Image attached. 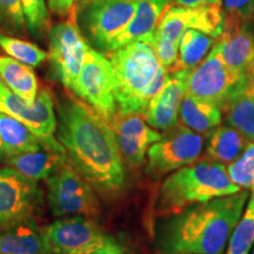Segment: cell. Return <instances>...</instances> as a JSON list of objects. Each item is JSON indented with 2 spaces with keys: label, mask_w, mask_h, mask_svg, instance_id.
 I'll return each instance as SVG.
<instances>
[{
  "label": "cell",
  "mask_w": 254,
  "mask_h": 254,
  "mask_svg": "<svg viewBox=\"0 0 254 254\" xmlns=\"http://www.w3.org/2000/svg\"><path fill=\"white\" fill-rule=\"evenodd\" d=\"M56 132L68 160L92 186L111 193L122 189L125 171L112 127L91 106L60 101Z\"/></svg>",
  "instance_id": "1"
},
{
  "label": "cell",
  "mask_w": 254,
  "mask_h": 254,
  "mask_svg": "<svg viewBox=\"0 0 254 254\" xmlns=\"http://www.w3.org/2000/svg\"><path fill=\"white\" fill-rule=\"evenodd\" d=\"M250 190L190 206L161 217L155 228L161 254H222L246 207Z\"/></svg>",
  "instance_id": "2"
},
{
  "label": "cell",
  "mask_w": 254,
  "mask_h": 254,
  "mask_svg": "<svg viewBox=\"0 0 254 254\" xmlns=\"http://www.w3.org/2000/svg\"><path fill=\"white\" fill-rule=\"evenodd\" d=\"M113 69L117 113H140L163 87L167 72L151 44L134 41L107 52Z\"/></svg>",
  "instance_id": "3"
},
{
  "label": "cell",
  "mask_w": 254,
  "mask_h": 254,
  "mask_svg": "<svg viewBox=\"0 0 254 254\" xmlns=\"http://www.w3.org/2000/svg\"><path fill=\"white\" fill-rule=\"evenodd\" d=\"M226 166L205 158L167 174L155 199L158 217L172 215L190 206L239 192Z\"/></svg>",
  "instance_id": "4"
},
{
  "label": "cell",
  "mask_w": 254,
  "mask_h": 254,
  "mask_svg": "<svg viewBox=\"0 0 254 254\" xmlns=\"http://www.w3.org/2000/svg\"><path fill=\"white\" fill-rule=\"evenodd\" d=\"M204 147V135L177 124L150 147L146 155V172L154 178L167 176L199 160Z\"/></svg>",
  "instance_id": "5"
},
{
  "label": "cell",
  "mask_w": 254,
  "mask_h": 254,
  "mask_svg": "<svg viewBox=\"0 0 254 254\" xmlns=\"http://www.w3.org/2000/svg\"><path fill=\"white\" fill-rule=\"evenodd\" d=\"M47 182V200L56 218L94 215L99 204L90 183L72 164H64Z\"/></svg>",
  "instance_id": "6"
},
{
  "label": "cell",
  "mask_w": 254,
  "mask_h": 254,
  "mask_svg": "<svg viewBox=\"0 0 254 254\" xmlns=\"http://www.w3.org/2000/svg\"><path fill=\"white\" fill-rule=\"evenodd\" d=\"M0 112L23 122L39 138L45 148L65 153L62 144L55 138L57 118L55 103L49 90L43 88L38 92L34 104L30 105L8 88L0 78Z\"/></svg>",
  "instance_id": "7"
},
{
  "label": "cell",
  "mask_w": 254,
  "mask_h": 254,
  "mask_svg": "<svg viewBox=\"0 0 254 254\" xmlns=\"http://www.w3.org/2000/svg\"><path fill=\"white\" fill-rule=\"evenodd\" d=\"M73 92L110 123L117 113V101L109 58L90 47Z\"/></svg>",
  "instance_id": "8"
},
{
  "label": "cell",
  "mask_w": 254,
  "mask_h": 254,
  "mask_svg": "<svg viewBox=\"0 0 254 254\" xmlns=\"http://www.w3.org/2000/svg\"><path fill=\"white\" fill-rule=\"evenodd\" d=\"M246 74L232 71L221 59L214 44L208 56L196 67L187 71L185 93L222 109L228 97Z\"/></svg>",
  "instance_id": "9"
},
{
  "label": "cell",
  "mask_w": 254,
  "mask_h": 254,
  "mask_svg": "<svg viewBox=\"0 0 254 254\" xmlns=\"http://www.w3.org/2000/svg\"><path fill=\"white\" fill-rule=\"evenodd\" d=\"M88 49L80 28L73 21L57 24L50 30L47 58L57 80L68 90H74Z\"/></svg>",
  "instance_id": "10"
},
{
  "label": "cell",
  "mask_w": 254,
  "mask_h": 254,
  "mask_svg": "<svg viewBox=\"0 0 254 254\" xmlns=\"http://www.w3.org/2000/svg\"><path fill=\"white\" fill-rule=\"evenodd\" d=\"M37 182L11 166L0 167V227L31 220L41 204Z\"/></svg>",
  "instance_id": "11"
},
{
  "label": "cell",
  "mask_w": 254,
  "mask_h": 254,
  "mask_svg": "<svg viewBox=\"0 0 254 254\" xmlns=\"http://www.w3.org/2000/svg\"><path fill=\"white\" fill-rule=\"evenodd\" d=\"M138 0H95L82 6L81 26L98 49L109 50L134 15Z\"/></svg>",
  "instance_id": "12"
},
{
  "label": "cell",
  "mask_w": 254,
  "mask_h": 254,
  "mask_svg": "<svg viewBox=\"0 0 254 254\" xmlns=\"http://www.w3.org/2000/svg\"><path fill=\"white\" fill-rule=\"evenodd\" d=\"M52 254H78L100 246L106 234L82 215L63 218L43 228Z\"/></svg>",
  "instance_id": "13"
},
{
  "label": "cell",
  "mask_w": 254,
  "mask_h": 254,
  "mask_svg": "<svg viewBox=\"0 0 254 254\" xmlns=\"http://www.w3.org/2000/svg\"><path fill=\"white\" fill-rule=\"evenodd\" d=\"M110 125L123 159L132 166H140L145 163L150 147L163 134L148 125L144 114L140 113H116Z\"/></svg>",
  "instance_id": "14"
},
{
  "label": "cell",
  "mask_w": 254,
  "mask_h": 254,
  "mask_svg": "<svg viewBox=\"0 0 254 254\" xmlns=\"http://www.w3.org/2000/svg\"><path fill=\"white\" fill-rule=\"evenodd\" d=\"M215 46L232 71L239 74L249 73L254 62V28L247 19L226 15Z\"/></svg>",
  "instance_id": "15"
},
{
  "label": "cell",
  "mask_w": 254,
  "mask_h": 254,
  "mask_svg": "<svg viewBox=\"0 0 254 254\" xmlns=\"http://www.w3.org/2000/svg\"><path fill=\"white\" fill-rule=\"evenodd\" d=\"M187 71L166 74L163 87L152 98L144 112L146 123L158 131H167L179 122V109L186 92Z\"/></svg>",
  "instance_id": "16"
},
{
  "label": "cell",
  "mask_w": 254,
  "mask_h": 254,
  "mask_svg": "<svg viewBox=\"0 0 254 254\" xmlns=\"http://www.w3.org/2000/svg\"><path fill=\"white\" fill-rule=\"evenodd\" d=\"M172 0H138L132 20L110 44L107 52L114 51L134 41L151 44L157 26L164 12L171 6Z\"/></svg>",
  "instance_id": "17"
},
{
  "label": "cell",
  "mask_w": 254,
  "mask_h": 254,
  "mask_svg": "<svg viewBox=\"0 0 254 254\" xmlns=\"http://www.w3.org/2000/svg\"><path fill=\"white\" fill-rule=\"evenodd\" d=\"M225 124L254 142V79L249 72L221 109Z\"/></svg>",
  "instance_id": "18"
},
{
  "label": "cell",
  "mask_w": 254,
  "mask_h": 254,
  "mask_svg": "<svg viewBox=\"0 0 254 254\" xmlns=\"http://www.w3.org/2000/svg\"><path fill=\"white\" fill-rule=\"evenodd\" d=\"M0 254H52V251L43 228L31 219L2 230Z\"/></svg>",
  "instance_id": "19"
},
{
  "label": "cell",
  "mask_w": 254,
  "mask_h": 254,
  "mask_svg": "<svg viewBox=\"0 0 254 254\" xmlns=\"http://www.w3.org/2000/svg\"><path fill=\"white\" fill-rule=\"evenodd\" d=\"M68 161L64 152H57L44 147L43 150L14 155L6 159L8 166L15 168L34 182L47 180L64 164Z\"/></svg>",
  "instance_id": "20"
},
{
  "label": "cell",
  "mask_w": 254,
  "mask_h": 254,
  "mask_svg": "<svg viewBox=\"0 0 254 254\" xmlns=\"http://www.w3.org/2000/svg\"><path fill=\"white\" fill-rule=\"evenodd\" d=\"M179 120L187 128L208 136L209 133L221 125L222 112L217 105L185 93L180 104Z\"/></svg>",
  "instance_id": "21"
},
{
  "label": "cell",
  "mask_w": 254,
  "mask_h": 254,
  "mask_svg": "<svg viewBox=\"0 0 254 254\" xmlns=\"http://www.w3.org/2000/svg\"><path fill=\"white\" fill-rule=\"evenodd\" d=\"M0 140L5 157L40 151L44 148L39 138L23 122L0 112Z\"/></svg>",
  "instance_id": "22"
},
{
  "label": "cell",
  "mask_w": 254,
  "mask_h": 254,
  "mask_svg": "<svg viewBox=\"0 0 254 254\" xmlns=\"http://www.w3.org/2000/svg\"><path fill=\"white\" fill-rule=\"evenodd\" d=\"M250 142L236 128L221 124L208 134L206 158L227 166L243 154Z\"/></svg>",
  "instance_id": "23"
},
{
  "label": "cell",
  "mask_w": 254,
  "mask_h": 254,
  "mask_svg": "<svg viewBox=\"0 0 254 254\" xmlns=\"http://www.w3.org/2000/svg\"><path fill=\"white\" fill-rule=\"evenodd\" d=\"M0 78L15 94L33 105L38 95V80L31 66L9 56H0Z\"/></svg>",
  "instance_id": "24"
},
{
  "label": "cell",
  "mask_w": 254,
  "mask_h": 254,
  "mask_svg": "<svg viewBox=\"0 0 254 254\" xmlns=\"http://www.w3.org/2000/svg\"><path fill=\"white\" fill-rule=\"evenodd\" d=\"M214 38L202 32L189 28L184 32L178 46L176 71H190L204 60L215 44Z\"/></svg>",
  "instance_id": "25"
},
{
  "label": "cell",
  "mask_w": 254,
  "mask_h": 254,
  "mask_svg": "<svg viewBox=\"0 0 254 254\" xmlns=\"http://www.w3.org/2000/svg\"><path fill=\"white\" fill-rule=\"evenodd\" d=\"M254 245V187L250 190L246 207L232 231L225 254H250Z\"/></svg>",
  "instance_id": "26"
},
{
  "label": "cell",
  "mask_w": 254,
  "mask_h": 254,
  "mask_svg": "<svg viewBox=\"0 0 254 254\" xmlns=\"http://www.w3.org/2000/svg\"><path fill=\"white\" fill-rule=\"evenodd\" d=\"M0 47L7 53V56L31 67H38L47 59V53L36 44L8 34L0 33Z\"/></svg>",
  "instance_id": "27"
},
{
  "label": "cell",
  "mask_w": 254,
  "mask_h": 254,
  "mask_svg": "<svg viewBox=\"0 0 254 254\" xmlns=\"http://www.w3.org/2000/svg\"><path fill=\"white\" fill-rule=\"evenodd\" d=\"M26 30L34 38L43 39L50 33V15L45 0H20Z\"/></svg>",
  "instance_id": "28"
},
{
  "label": "cell",
  "mask_w": 254,
  "mask_h": 254,
  "mask_svg": "<svg viewBox=\"0 0 254 254\" xmlns=\"http://www.w3.org/2000/svg\"><path fill=\"white\" fill-rule=\"evenodd\" d=\"M231 182L240 189L254 187V142H250L243 154L226 166Z\"/></svg>",
  "instance_id": "29"
},
{
  "label": "cell",
  "mask_w": 254,
  "mask_h": 254,
  "mask_svg": "<svg viewBox=\"0 0 254 254\" xmlns=\"http://www.w3.org/2000/svg\"><path fill=\"white\" fill-rule=\"evenodd\" d=\"M26 30L20 0H0V33L23 34Z\"/></svg>",
  "instance_id": "30"
},
{
  "label": "cell",
  "mask_w": 254,
  "mask_h": 254,
  "mask_svg": "<svg viewBox=\"0 0 254 254\" xmlns=\"http://www.w3.org/2000/svg\"><path fill=\"white\" fill-rule=\"evenodd\" d=\"M222 6L227 15L243 19L254 15V0H222Z\"/></svg>",
  "instance_id": "31"
},
{
  "label": "cell",
  "mask_w": 254,
  "mask_h": 254,
  "mask_svg": "<svg viewBox=\"0 0 254 254\" xmlns=\"http://www.w3.org/2000/svg\"><path fill=\"white\" fill-rule=\"evenodd\" d=\"M78 254H126V251L118 241L109 237L100 246L84 251V252H80Z\"/></svg>",
  "instance_id": "32"
},
{
  "label": "cell",
  "mask_w": 254,
  "mask_h": 254,
  "mask_svg": "<svg viewBox=\"0 0 254 254\" xmlns=\"http://www.w3.org/2000/svg\"><path fill=\"white\" fill-rule=\"evenodd\" d=\"M75 0H47L50 11L60 17H66L72 12Z\"/></svg>",
  "instance_id": "33"
},
{
  "label": "cell",
  "mask_w": 254,
  "mask_h": 254,
  "mask_svg": "<svg viewBox=\"0 0 254 254\" xmlns=\"http://www.w3.org/2000/svg\"><path fill=\"white\" fill-rule=\"evenodd\" d=\"M177 6L182 7H199L207 5H221L222 0H172Z\"/></svg>",
  "instance_id": "34"
},
{
  "label": "cell",
  "mask_w": 254,
  "mask_h": 254,
  "mask_svg": "<svg viewBox=\"0 0 254 254\" xmlns=\"http://www.w3.org/2000/svg\"><path fill=\"white\" fill-rule=\"evenodd\" d=\"M79 1L81 2V5H82V6H85V5H87V4H91V2L95 1V0H79Z\"/></svg>",
  "instance_id": "35"
},
{
  "label": "cell",
  "mask_w": 254,
  "mask_h": 254,
  "mask_svg": "<svg viewBox=\"0 0 254 254\" xmlns=\"http://www.w3.org/2000/svg\"><path fill=\"white\" fill-rule=\"evenodd\" d=\"M249 72L251 73V75H252L253 79H254V62H253L252 65H251V67H250V71H249Z\"/></svg>",
  "instance_id": "36"
},
{
  "label": "cell",
  "mask_w": 254,
  "mask_h": 254,
  "mask_svg": "<svg viewBox=\"0 0 254 254\" xmlns=\"http://www.w3.org/2000/svg\"><path fill=\"white\" fill-rule=\"evenodd\" d=\"M4 157V153H2V146H1V140H0V159Z\"/></svg>",
  "instance_id": "37"
},
{
  "label": "cell",
  "mask_w": 254,
  "mask_h": 254,
  "mask_svg": "<svg viewBox=\"0 0 254 254\" xmlns=\"http://www.w3.org/2000/svg\"><path fill=\"white\" fill-rule=\"evenodd\" d=\"M250 254H254V245H253V247H252V251H251V253Z\"/></svg>",
  "instance_id": "38"
}]
</instances>
